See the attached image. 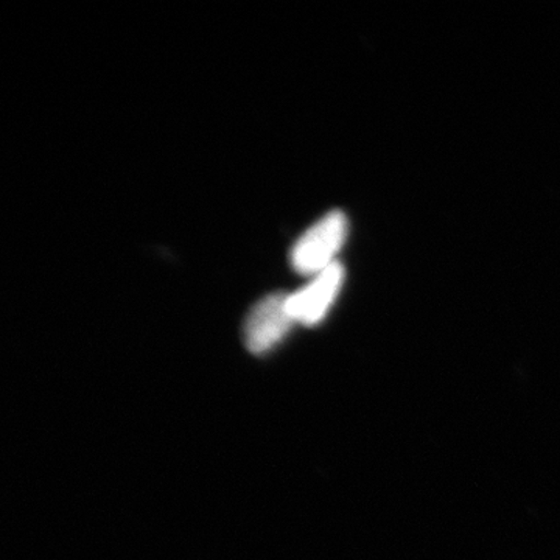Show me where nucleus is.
Instances as JSON below:
<instances>
[{
	"mask_svg": "<svg viewBox=\"0 0 560 560\" xmlns=\"http://www.w3.org/2000/svg\"><path fill=\"white\" fill-rule=\"evenodd\" d=\"M289 294L272 293L250 308L245 320L246 348L254 353H265L287 337L294 319L291 318Z\"/></svg>",
	"mask_w": 560,
	"mask_h": 560,
	"instance_id": "nucleus-2",
	"label": "nucleus"
},
{
	"mask_svg": "<svg viewBox=\"0 0 560 560\" xmlns=\"http://www.w3.org/2000/svg\"><path fill=\"white\" fill-rule=\"evenodd\" d=\"M345 282V270L340 264L313 276L312 282L296 293L289 294V311L294 323L313 326L324 318Z\"/></svg>",
	"mask_w": 560,
	"mask_h": 560,
	"instance_id": "nucleus-3",
	"label": "nucleus"
},
{
	"mask_svg": "<svg viewBox=\"0 0 560 560\" xmlns=\"http://www.w3.org/2000/svg\"><path fill=\"white\" fill-rule=\"evenodd\" d=\"M348 237V219L340 210L327 213L312 224L294 243L290 260L294 271L305 276H316L337 264L335 257L340 253Z\"/></svg>",
	"mask_w": 560,
	"mask_h": 560,
	"instance_id": "nucleus-1",
	"label": "nucleus"
}]
</instances>
